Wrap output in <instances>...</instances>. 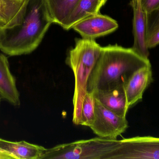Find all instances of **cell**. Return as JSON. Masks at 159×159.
I'll return each instance as SVG.
<instances>
[{
	"label": "cell",
	"mask_w": 159,
	"mask_h": 159,
	"mask_svg": "<svg viewBox=\"0 0 159 159\" xmlns=\"http://www.w3.org/2000/svg\"><path fill=\"white\" fill-rule=\"evenodd\" d=\"M53 23L46 0H28L19 24L0 29V50L11 57L32 53Z\"/></svg>",
	"instance_id": "obj_1"
},
{
	"label": "cell",
	"mask_w": 159,
	"mask_h": 159,
	"mask_svg": "<svg viewBox=\"0 0 159 159\" xmlns=\"http://www.w3.org/2000/svg\"><path fill=\"white\" fill-rule=\"evenodd\" d=\"M151 65L149 59L143 58L132 48L117 45L104 47L90 76L87 91L110 89L124 85L134 72Z\"/></svg>",
	"instance_id": "obj_2"
},
{
	"label": "cell",
	"mask_w": 159,
	"mask_h": 159,
	"mask_svg": "<svg viewBox=\"0 0 159 159\" xmlns=\"http://www.w3.org/2000/svg\"><path fill=\"white\" fill-rule=\"evenodd\" d=\"M102 48L94 39H78L69 51L66 63L75 77L72 121L80 125L82 103L87 91L88 81L102 53Z\"/></svg>",
	"instance_id": "obj_3"
},
{
	"label": "cell",
	"mask_w": 159,
	"mask_h": 159,
	"mask_svg": "<svg viewBox=\"0 0 159 159\" xmlns=\"http://www.w3.org/2000/svg\"><path fill=\"white\" fill-rule=\"evenodd\" d=\"M120 140L97 137L47 149L42 159H109Z\"/></svg>",
	"instance_id": "obj_4"
},
{
	"label": "cell",
	"mask_w": 159,
	"mask_h": 159,
	"mask_svg": "<svg viewBox=\"0 0 159 159\" xmlns=\"http://www.w3.org/2000/svg\"><path fill=\"white\" fill-rule=\"evenodd\" d=\"M159 159V138L137 136L120 140L109 159Z\"/></svg>",
	"instance_id": "obj_5"
},
{
	"label": "cell",
	"mask_w": 159,
	"mask_h": 159,
	"mask_svg": "<svg viewBox=\"0 0 159 159\" xmlns=\"http://www.w3.org/2000/svg\"><path fill=\"white\" fill-rule=\"evenodd\" d=\"M89 128L98 137L115 140L126 130L128 122L126 116L116 114L95 100L94 119Z\"/></svg>",
	"instance_id": "obj_6"
},
{
	"label": "cell",
	"mask_w": 159,
	"mask_h": 159,
	"mask_svg": "<svg viewBox=\"0 0 159 159\" xmlns=\"http://www.w3.org/2000/svg\"><path fill=\"white\" fill-rule=\"evenodd\" d=\"M118 24L112 18L100 13L92 15L73 26L83 38L94 39L115 31Z\"/></svg>",
	"instance_id": "obj_7"
},
{
	"label": "cell",
	"mask_w": 159,
	"mask_h": 159,
	"mask_svg": "<svg viewBox=\"0 0 159 159\" xmlns=\"http://www.w3.org/2000/svg\"><path fill=\"white\" fill-rule=\"evenodd\" d=\"M46 150L25 141L11 142L0 138V159H42Z\"/></svg>",
	"instance_id": "obj_8"
},
{
	"label": "cell",
	"mask_w": 159,
	"mask_h": 159,
	"mask_svg": "<svg viewBox=\"0 0 159 159\" xmlns=\"http://www.w3.org/2000/svg\"><path fill=\"white\" fill-rule=\"evenodd\" d=\"M153 80L151 66L142 67L134 72L124 85L129 107L143 99L144 92Z\"/></svg>",
	"instance_id": "obj_9"
},
{
	"label": "cell",
	"mask_w": 159,
	"mask_h": 159,
	"mask_svg": "<svg viewBox=\"0 0 159 159\" xmlns=\"http://www.w3.org/2000/svg\"><path fill=\"white\" fill-rule=\"evenodd\" d=\"M130 4L134 14V42L132 48L143 58H148L149 51L146 42V14L143 9L141 0H132Z\"/></svg>",
	"instance_id": "obj_10"
},
{
	"label": "cell",
	"mask_w": 159,
	"mask_h": 159,
	"mask_svg": "<svg viewBox=\"0 0 159 159\" xmlns=\"http://www.w3.org/2000/svg\"><path fill=\"white\" fill-rule=\"evenodd\" d=\"M92 93L95 100L105 107L120 115L126 117L129 107L127 103L124 85L110 89L94 91Z\"/></svg>",
	"instance_id": "obj_11"
},
{
	"label": "cell",
	"mask_w": 159,
	"mask_h": 159,
	"mask_svg": "<svg viewBox=\"0 0 159 159\" xmlns=\"http://www.w3.org/2000/svg\"><path fill=\"white\" fill-rule=\"evenodd\" d=\"M0 96L14 106L20 105L16 78L10 71L7 57L3 54H0Z\"/></svg>",
	"instance_id": "obj_12"
},
{
	"label": "cell",
	"mask_w": 159,
	"mask_h": 159,
	"mask_svg": "<svg viewBox=\"0 0 159 159\" xmlns=\"http://www.w3.org/2000/svg\"><path fill=\"white\" fill-rule=\"evenodd\" d=\"M28 0H0V29H9L19 24Z\"/></svg>",
	"instance_id": "obj_13"
},
{
	"label": "cell",
	"mask_w": 159,
	"mask_h": 159,
	"mask_svg": "<svg viewBox=\"0 0 159 159\" xmlns=\"http://www.w3.org/2000/svg\"><path fill=\"white\" fill-rule=\"evenodd\" d=\"M106 1L107 0H80L71 15L61 27L65 30H70L80 21L92 15L98 14Z\"/></svg>",
	"instance_id": "obj_14"
},
{
	"label": "cell",
	"mask_w": 159,
	"mask_h": 159,
	"mask_svg": "<svg viewBox=\"0 0 159 159\" xmlns=\"http://www.w3.org/2000/svg\"><path fill=\"white\" fill-rule=\"evenodd\" d=\"M80 0H46L54 23L62 26Z\"/></svg>",
	"instance_id": "obj_15"
},
{
	"label": "cell",
	"mask_w": 159,
	"mask_h": 159,
	"mask_svg": "<svg viewBox=\"0 0 159 159\" xmlns=\"http://www.w3.org/2000/svg\"><path fill=\"white\" fill-rule=\"evenodd\" d=\"M95 98L92 92H87L82 103L80 125L90 127L94 119Z\"/></svg>",
	"instance_id": "obj_16"
},
{
	"label": "cell",
	"mask_w": 159,
	"mask_h": 159,
	"mask_svg": "<svg viewBox=\"0 0 159 159\" xmlns=\"http://www.w3.org/2000/svg\"><path fill=\"white\" fill-rule=\"evenodd\" d=\"M159 29V6L146 14V39Z\"/></svg>",
	"instance_id": "obj_17"
},
{
	"label": "cell",
	"mask_w": 159,
	"mask_h": 159,
	"mask_svg": "<svg viewBox=\"0 0 159 159\" xmlns=\"http://www.w3.org/2000/svg\"><path fill=\"white\" fill-rule=\"evenodd\" d=\"M141 3L146 14L150 13L159 6V0H141Z\"/></svg>",
	"instance_id": "obj_18"
},
{
	"label": "cell",
	"mask_w": 159,
	"mask_h": 159,
	"mask_svg": "<svg viewBox=\"0 0 159 159\" xmlns=\"http://www.w3.org/2000/svg\"><path fill=\"white\" fill-rule=\"evenodd\" d=\"M147 46L148 49L155 47L159 44V29L147 39Z\"/></svg>",
	"instance_id": "obj_19"
},
{
	"label": "cell",
	"mask_w": 159,
	"mask_h": 159,
	"mask_svg": "<svg viewBox=\"0 0 159 159\" xmlns=\"http://www.w3.org/2000/svg\"><path fill=\"white\" fill-rule=\"evenodd\" d=\"M2 97H1V96H0V104H1V100H2Z\"/></svg>",
	"instance_id": "obj_20"
}]
</instances>
